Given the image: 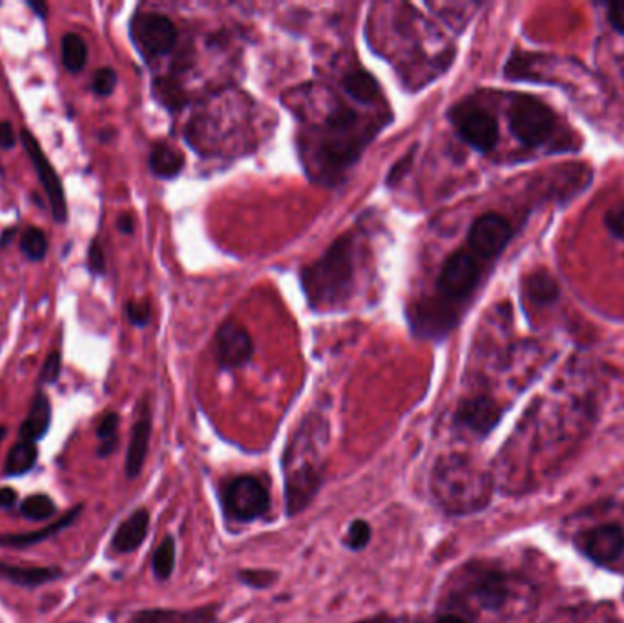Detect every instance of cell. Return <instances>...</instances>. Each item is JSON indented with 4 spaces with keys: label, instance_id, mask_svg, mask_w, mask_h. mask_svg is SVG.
<instances>
[{
    "label": "cell",
    "instance_id": "obj_2",
    "mask_svg": "<svg viewBox=\"0 0 624 623\" xmlns=\"http://www.w3.org/2000/svg\"><path fill=\"white\" fill-rule=\"evenodd\" d=\"M300 282L311 306H334L351 295L354 282V240L340 236L314 264L303 267Z\"/></svg>",
    "mask_w": 624,
    "mask_h": 623
},
{
    "label": "cell",
    "instance_id": "obj_16",
    "mask_svg": "<svg viewBox=\"0 0 624 623\" xmlns=\"http://www.w3.org/2000/svg\"><path fill=\"white\" fill-rule=\"evenodd\" d=\"M148 530H150V512L146 508H137L115 528L110 547L117 554L136 552L145 543Z\"/></svg>",
    "mask_w": 624,
    "mask_h": 623
},
{
    "label": "cell",
    "instance_id": "obj_41",
    "mask_svg": "<svg viewBox=\"0 0 624 623\" xmlns=\"http://www.w3.org/2000/svg\"><path fill=\"white\" fill-rule=\"evenodd\" d=\"M17 501H19V494L15 488H10V486L0 488V508L10 510L17 505Z\"/></svg>",
    "mask_w": 624,
    "mask_h": 623
},
{
    "label": "cell",
    "instance_id": "obj_47",
    "mask_svg": "<svg viewBox=\"0 0 624 623\" xmlns=\"http://www.w3.org/2000/svg\"><path fill=\"white\" fill-rule=\"evenodd\" d=\"M435 623H469L462 618V616H458V614H442L440 618L435 620Z\"/></svg>",
    "mask_w": 624,
    "mask_h": 623
},
{
    "label": "cell",
    "instance_id": "obj_21",
    "mask_svg": "<svg viewBox=\"0 0 624 623\" xmlns=\"http://www.w3.org/2000/svg\"><path fill=\"white\" fill-rule=\"evenodd\" d=\"M61 569L57 567H15V565H4L0 563V576L6 580L19 585V587H41L46 583L59 580Z\"/></svg>",
    "mask_w": 624,
    "mask_h": 623
},
{
    "label": "cell",
    "instance_id": "obj_26",
    "mask_svg": "<svg viewBox=\"0 0 624 623\" xmlns=\"http://www.w3.org/2000/svg\"><path fill=\"white\" fill-rule=\"evenodd\" d=\"M152 96L168 112H177L187 105L185 90L174 77H156L152 81Z\"/></svg>",
    "mask_w": 624,
    "mask_h": 623
},
{
    "label": "cell",
    "instance_id": "obj_1",
    "mask_svg": "<svg viewBox=\"0 0 624 623\" xmlns=\"http://www.w3.org/2000/svg\"><path fill=\"white\" fill-rule=\"evenodd\" d=\"M327 428L320 417L312 415L294 433L281 461L285 512L287 518L303 514L311 507L325 483V461L322 444Z\"/></svg>",
    "mask_w": 624,
    "mask_h": 623
},
{
    "label": "cell",
    "instance_id": "obj_31",
    "mask_svg": "<svg viewBox=\"0 0 624 623\" xmlns=\"http://www.w3.org/2000/svg\"><path fill=\"white\" fill-rule=\"evenodd\" d=\"M373 538V528L365 519H354L345 532L344 545L353 552L364 550Z\"/></svg>",
    "mask_w": 624,
    "mask_h": 623
},
{
    "label": "cell",
    "instance_id": "obj_44",
    "mask_svg": "<svg viewBox=\"0 0 624 623\" xmlns=\"http://www.w3.org/2000/svg\"><path fill=\"white\" fill-rule=\"evenodd\" d=\"M17 234H21L19 225H11L8 229H4V231L0 233V251H6L11 243H13V240L17 238Z\"/></svg>",
    "mask_w": 624,
    "mask_h": 623
},
{
    "label": "cell",
    "instance_id": "obj_18",
    "mask_svg": "<svg viewBox=\"0 0 624 623\" xmlns=\"http://www.w3.org/2000/svg\"><path fill=\"white\" fill-rule=\"evenodd\" d=\"M53 412L52 402L44 391H37L30 404V410L26 419L22 421L19 437L24 441L39 443L50 432L52 426Z\"/></svg>",
    "mask_w": 624,
    "mask_h": 623
},
{
    "label": "cell",
    "instance_id": "obj_48",
    "mask_svg": "<svg viewBox=\"0 0 624 623\" xmlns=\"http://www.w3.org/2000/svg\"><path fill=\"white\" fill-rule=\"evenodd\" d=\"M6 433H8V428L4 424H0V444L6 439Z\"/></svg>",
    "mask_w": 624,
    "mask_h": 623
},
{
    "label": "cell",
    "instance_id": "obj_23",
    "mask_svg": "<svg viewBox=\"0 0 624 623\" xmlns=\"http://www.w3.org/2000/svg\"><path fill=\"white\" fill-rule=\"evenodd\" d=\"M37 457H39L37 443L19 439L11 446L6 465H4V476L19 477L28 474L37 463Z\"/></svg>",
    "mask_w": 624,
    "mask_h": 623
},
{
    "label": "cell",
    "instance_id": "obj_3",
    "mask_svg": "<svg viewBox=\"0 0 624 623\" xmlns=\"http://www.w3.org/2000/svg\"><path fill=\"white\" fill-rule=\"evenodd\" d=\"M358 114L349 106H338L333 110L318 139V163L329 174H340L360 156L371 132H360Z\"/></svg>",
    "mask_w": 624,
    "mask_h": 623
},
{
    "label": "cell",
    "instance_id": "obj_34",
    "mask_svg": "<svg viewBox=\"0 0 624 623\" xmlns=\"http://www.w3.org/2000/svg\"><path fill=\"white\" fill-rule=\"evenodd\" d=\"M61 373H63V353H61V349H53L42 362L39 381L44 386H53L61 379Z\"/></svg>",
    "mask_w": 624,
    "mask_h": 623
},
{
    "label": "cell",
    "instance_id": "obj_22",
    "mask_svg": "<svg viewBox=\"0 0 624 623\" xmlns=\"http://www.w3.org/2000/svg\"><path fill=\"white\" fill-rule=\"evenodd\" d=\"M148 167L156 178L172 180L181 170L185 169V158L179 150L170 147L167 143H156L150 150Z\"/></svg>",
    "mask_w": 624,
    "mask_h": 623
},
{
    "label": "cell",
    "instance_id": "obj_32",
    "mask_svg": "<svg viewBox=\"0 0 624 623\" xmlns=\"http://www.w3.org/2000/svg\"><path fill=\"white\" fill-rule=\"evenodd\" d=\"M280 578L278 572L271 571V569H243L238 572V580L247 585L250 589H269Z\"/></svg>",
    "mask_w": 624,
    "mask_h": 623
},
{
    "label": "cell",
    "instance_id": "obj_27",
    "mask_svg": "<svg viewBox=\"0 0 624 623\" xmlns=\"http://www.w3.org/2000/svg\"><path fill=\"white\" fill-rule=\"evenodd\" d=\"M344 90L360 103H371L380 96V85L373 75L365 70H356L344 77Z\"/></svg>",
    "mask_w": 624,
    "mask_h": 623
},
{
    "label": "cell",
    "instance_id": "obj_20",
    "mask_svg": "<svg viewBox=\"0 0 624 623\" xmlns=\"http://www.w3.org/2000/svg\"><path fill=\"white\" fill-rule=\"evenodd\" d=\"M524 291L535 306H552L561 296L557 278L548 269H535L524 280Z\"/></svg>",
    "mask_w": 624,
    "mask_h": 623
},
{
    "label": "cell",
    "instance_id": "obj_42",
    "mask_svg": "<svg viewBox=\"0 0 624 623\" xmlns=\"http://www.w3.org/2000/svg\"><path fill=\"white\" fill-rule=\"evenodd\" d=\"M26 6H28L41 21H46L48 15H50V6H48V2H44V0H26Z\"/></svg>",
    "mask_w": 624,
    "mask_h": 623
},
{
    "label": "cell",
    "instance_id": "obj_33",
    "mask_svg": "<svg viewBox=\"0 0 624 623\" xmlns=\"http://www.w3.org/2000/svg\"><path fill=\"white\" fill-rule=\"evenodd\" d=\"M117 81H119V77H117L114 68L103 66V68L95 70L92 83H90V90L94 92V96L104 99V97H110L114 94Z\"/></svg>",
    "mask_w": 624,
    "mask_h": 623
},
{
    "label": "cell",
    "instance_id": "obj_25",
    "mask_svg": "<svg viewBox=\"0 0 624 623\" xmlns=\"http://www.w3.org/2000/svg\"><path fill=\"white\" fill-rule=\"evenodd\" d=\"M19 249L28 262L42 264L48 256V251H50L48 234L44 233L41 227H37V225H28L24 231H21Z\"/></svg>",
    "mask_w": 624,
    "mask_h": 623
},
{
    "label": "cell",
    "instance_id": "obj_24",
    "mask_svg": "<svg viewBox=\"0 0 624 623\" xmlns=\"http://www.w3.org/2000/svg\"><path fill=\"white\" fill-rule=\"evenodd\" d=\"M61 61L68 74L83 72L88 64V44L79 33H64L61 39Z\"/></svg>",
    "mask_w": 624,
    "mask_h": 623
},
{
    "label": "cell",
    "instance_id": "obj_40",
    "mask_svg": "<svg viewBox=\"0 0 624 623\" xmlns=\"http://www.w3.org/2000/svg\"><path fill=\"white\" fill-rule=\"evenodd\" d=\"M413 152H415V150H411V152L407 154L406 158L402 159V161H398L395 167H393V170L389 172V178H387V183H389V185H393L396 180H400V178H402V174L409 169V165H411V158H413Z\"/></svg>",
    "mask_w": 624,
    "mask_h": 623
},
{
    "label": "cell",
    "instance_id": "obj_9",
    "mask_svg": "<svg viewBox=\"0 0 624 623\" xmlns=\"http://www.w3.org/2000/svg\"><path fill=\"white\" fill-rule=\"evenodd\" d=\"M511 236L513 229L506 216L499 212H486L469 227L468 243L477 256L484 260H493L504 253Z\"/></svg>",
    "mask_w": 624,
    "mask_h": 623
},
{
    "label": "cell",
    "instance_id": "obj_13",
    "mask_svg": "<svg viewBox=\"0 0 624 623\" xmlns=\"http://www.w3.org/2000/svg\"><path fill=\"white\" fill-rule=\"evenodd\" d=\"M502 419V408L488 395H477L458 404L455 424L479 437H486Z\"/></svg>",
    "mask_w": 624,
    "mask_h": 623
},
{
    "label": "cell",
    "instance_id": "obj_15",
    "mask_svg": "<svg viewBox=\"0 0 624 623\" xmlns=\"http://www.w3.org/2000/svg\"><path fill=\"white\" fill-rule=\"evenodd\" d=\"M469 591L482 609L497 611L508 602L510 581H508V576L499 569H484L471 580Z\"/></svg>",
    "mask_w": 624,
    "mask_h": 623
},
{
    "label": "cell",
    "instance_id": "obj_35",
    "mask_svg": "<svg viewBox=\"0 0 624 623\" xmlns=\"http://www.w3.org/2000/svg\"><path fill=\"white\" fill-rule=\"evenodd\" d=\"M86 269L95 278L106 275V254H104L103 243L99 242V238H92L88 243Z\"/></svg>",
    "mask_w": 624,
    "mask_h": 623
},
{
    "label": "cell",
    "instance_id": "obj_17",
    "mask_svg": "<svg viewBox=\"0 0 624 623\" xmlns=\"http://www.w3.org/2000/svg\"><path fill=\"white\" fill-rule=\"evenodd\" d=\"M83 505H77L72 510H68L64 516L57 519L52 525L41 528V530H33V532H24V534H2L0 536V547H8V549H28L32 545L42 543L46 539L57 536L61 530L70 527L72 523H75V519L81 516L83 512Z\"/></svg>",
    "mask_w": 624,
    "mask_h": 623
},
{
    "label": "cell",
    "instance_id": "obj_45",
    "mask_svg": "<svg viewBox=\"0 0 624 623\" xmlns=\"http://www.w3.org/2000/svg\"><path fill=\"white\" fill-rule=\"evenodd\" d=\"M398 620L393 618V616H389V614H375V616H369V618H364V620H360V622L356 623H396Z\"/></svg>",
    "mask_w": 624,
    "mask_h": 623
},
{
    "label": "cell",
    "instance_id": "obj_43",
    "mask_svg": "<svg viewBox=\"0 0 624 623\" xmlns=\"http://www.w3.org/2000/svg\"><path fill=\"white\" fill-rule=\"evenodd\" d=\"M117 231L125 236H132L136 231V220L130 214H121L117 220Z\"/></svg>",
    "mask_w": 624,
    "mask_h": 623
},
{
    "label": "cell",
    "instance_id": "obj_5",
    "mask_svg": "<svg viewBox=\"0 0 624 623\" xmlns=\"http://www.w3.org/2000/svg\"><path fill=\"white\" fill-rule=\"evenodd\" d=\"M508 123L520 145L537 148L550 143L555 136L557 114L539 97L517 96L511 101Z\"/></svg>",
    "mask_w": 624,
    "mask_h": 623
},
{
    "label": "cell",
    "instance_id": "obj_12",
    "mask_svg": "<svg viewBox=\"0 0 624 623\" xmlns=\"http://www.w3.org/2000/svg\"><path fill=\"white\" fill-rule=\"evenodd\" d=\"M577 547L588 560L597 565L614 563L623 556V528L617 525H601V527L592 528L579 536Z\"/></svg>",
    "mask_w": 624,
    "mask_h": 623
},
{
    "label": "cell",
    "instance_id": "obj_10",
    "mask_svg": "<svg viewBox=\"0 0 624 623\" xmlns=\"http://www.w3.org/2000/svg\"><path fill=\"white\" fill-rule=\"evenodd\" d=\"M480 267L473 254L457 251L451 254L438 276V293L449 300H462L479 284Z\"/></svg>",
    "mask_w": 624,
    "mask_h": 623
},
{
    "label": "cell",
    "instance_id": "obj_4",
    "mask_svg": "<svg viewBox=\"0 0 624 623\" xmlns=\"http://www.w3.org/2000/svg\"><path fill=\"white\" fill-rule=\"evenodd\" d=\"M223 516L232 523H254L271 510V490L265 481L252 474L227 479L219 490Z\"/></svg>",
    "mask_w": 624,
    "mask_h": 623
},
{
    "label": "cell",
    "instance_id": "obj_6",
    "mask_svg": "<svg viewBox=\"0 0 624 623\" xmlns=\"http://www.w3.org/2000/svg\"><path fill=\"white\" fill-rule=\"evenodd\" d=\"M128 33L146 63L167 55L176 46V24L167 15L156 11H136L128 24Z\"/></svg>",
    "mask_w": 624,
    "mask_h": 623
},
{
    "label": "cell",
    "instance_id": "obj_19",
    "mask_svg": "<svg viewBox=\"0 0 624 623\" xmlns=\"http://www.w3.org/2000/svg\"><path fill=\"white\" fill-rule=\"evenodd\" d=\"M218 607L207 605L201 609L177 611V609H150L134 616L132 623H216Z\"/></svg>",
    "mask_w": 624,
    "mask_h": 623
},
{
    "label": "cell",
    "instance_id": "obj_37",
    "mask_svg": "<svg viewBox=\"0 0 624 623\" xmlns=\"http://www.w3.org/2000/svg\"><path fill=\"white\" fill-rule=\"evenodd\" d=\"M604 225L608 229V233L612 234L617 240L624 242V203L615 205L604 216Z\"/></svg>",
    "mask_w": 624,
    "mask_h": 623
},
{
    "label": "cell",
    "instance_id": "obj_38",
    "mask_svg": "<svg viewBox=\"0 0 624 623\" xmlns=\"http://www.w3.org/2000/svg\"><path fill=\"white\" fill-rule=\"evenodd\" d=\"M606 19L615 32L624 35V2H614L606 6Z\"/></svg>",
    "mask_w": 624,
    "mask_h": 623
},
{
    "label": "cell",
    "instance_id": "obj_28",
    "mask_svg": "<svg viewBox=\"0 0 624 623\" xmlns=\"http://www.w3.org/2000/svg\"><path fill=\"white\" fill-rule=\"evenodd\" d=\"M119 424H121V417L117 412H106L101 421L97 424V439H99V448H97V455L99 457H110L117 450V443H119Z\"/></svg>",
    "mask_w": 624,
    "mask_h": 623
},
{
    "label": "cell",
    "instance_id": "obj_7",
    "mask_svg": "<svg viewBox=\"0 0 624 623\" xmlns=\"http://www.w3.org/2000/svg\"><path fill=\"white\" fill-rule=\"evenodd\" d=\"M19 141L26 156L32 161L33 170L37 174V180L41 183L44 196L50 205L52 211L53 222L57 225H66L70 212H68V198L64 191V183L59 176L57 169L53 167L52 161L48 158V154L42 150L41 143L33 136L32 130L28 127H22L19 132Z\"/></svg>",
    "mask_w": 624,
    "mask_h": 623
},
{
    "label": "cell",
    "instance_id": "obj_46",
    "mask_svg": "<svg viewBox=\"0 0 624 623\" xmlns=\"http://www.w3.org/2000/svg\"><path fill=\"white\" fill-rule=\"evenodd\" d=\"M114 138L115 128L112 127L101 128V130H99V134H97V139H99L101 143H110V141Z\"/></svg>",
    "mask_w": 624,
    "mask_h": 623
},
{
    "label": "cell",
    "instance_id": "obj_8",
    "mask_svg": "<svg viewBox=\"0 0 624 623\" xmlns=\"http://www.w3.org/2000/svg\"><path fill=\"white\" fill-rule=\"evenodd\" d=\"M449 119L457 134L469 147L488 154L499 143V121L489 110L477 105H460L453 108Z\"/></svg>",
    "mask_w": 624,
    "mask_h": 623
},
{
    "label": "cell",
    "instance_id": "obj_29",
    "mask_svg": "<svg viewBox=\"0 0 624 623\" xmlns=\"http://www.w3.org/2000/svg\"><path fill=\"white\" fill-rule=\"evenodd\" d=\"M177 545L174 536H165L159 543L154 558H152V572L159 581H167L172 578L176 569Z\"/></svg>",
    "mask_w": 624,
    "mask_h": 623
},
{
    "label": "cell",
    "instance_id": "obj_36",
    "mask_svg": "<svg viewBox=\"0 0 624 623\" xmlns=\"http://www.w3.org/2000/svg\"><path fill=\"white\" fill-rule=\"evenodd\" d=\"M125 313L128 322L136 328H146L152 320V309H150L148 302L130 300V302H126Z\"/></svg>",
    "mask_w": 624,
    "mask_h": 623
},
{
    "label": "cell",
    "instance_id": "obj_30",
    "mask_svg": "<svg viewBox=\"0 0 624 623\" xmlns=\"http://www.w3.org/2000/svg\"><path fill=\"white\" fill-rule=\"evenodd\" d=\"M21 514L32 521H48L57 514V505L46 494H33L22 501Z\"/></svg>",
    "mask_w": 624,
    "mask_h": 623
},
{
    "label": "cell",
    "instance_id": "obj_14",
    "mask_svg": "<svg viewBox=\"0 0 624 623\" xmlns=\"http://www.w3.org/2000/svg\"><path fill=\"white\" fill-rule=\"evenodd\" d=\"M150 437H152V410L150 404L143 401L137 408L136 423L132 426L130 443L126 450L125 474L128 479H136L143 472L150 448Z\"/></svg>",
    "mask_w": 624,
    "mask_h": 623
},
{
    "label": "cell",
    "instance_id": "obj_11",
    "mask_svg": "<svg viewBox=\"0 0 624 623\" xmlns=\"http://www.w3.org/2000/svg\"><path fill=\"white\" fill-rule=\"evenodd\" d=\"M214 353L223 370H236L249 364L254 355V344L247 328L236 320L223 322L216 331Z\"/></svg>",
    "mask_w": 624,
    "mask_h": 623
},
{
    "label": "cell",
    "instance_id": "obj_39",
    "mask_svg": "<svg viewBox=\"0 0 624 623\" xmlns=\"http://www.w3.org/2000/svg\"><path fill=\"white\" fill-rule=\"evenodd\" d=\"M17 143H19V138H17L15 128L10 121H0V150L10 152L17 147Z\"/></svg>",
    "mask_w": 624,
    "mask_h": 623
}]
</instances>
